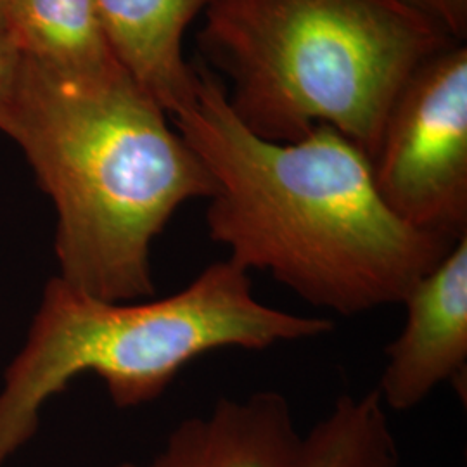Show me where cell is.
Listing matches in <instances>:
<instances>
[{"label": "cell", "instance_id": "6da1fadb", "mask_svg": "<svg viewBox=\"0 0 467 467\" xmlns=\"http://www.w3.org/2000/svg\"><path fill=\"white\" fill-rule=\"evenodd\" d=\"M171 117L215 182L206 229L229 260L267 272L343 317L401 305L459 243L420 233L384 204L368 154L320 125L295 142L253 134L210 67Z\"/></svg>", "mask_w": 467, "mask_h": 467}, {"label": "cell", "instance_id": "7a4b0ae2", "mask_svg": "<svg viewBox=\"0 0 467 467\" xmlns=\"http://www.w3.org/2000/svg\"><path fill=\"white\" fill-rule=\"evenodd\" d=\"M0 130L54 201L59 279L106 301L154 293L150 244L215 182L167 111L119 63L63 71L21 56Z\"/></svg>", "mask_w": 467, "mask_h": 467}, {"label": "cell", "instance_id": "3957f363", "mask_svg": "<svg viewBox=\"0 0 467 467\" xmlns=\"http://www.w3.org/2000/svg\"><path fill=\"white\" fill-rule=\"evenodd\" d=\"M198 40L253 134L295 142L324 125L368 158L401 87L453 44L399 0H217Z\"/></svg>", "mask_w": 467, "mask_h": 467}, {"label": "cell", "instance_id": "277c9868", "mask_svg": "<svg viewBox=\"0 0 467 467\" xmlns=\"http://www.w3.org/2000/svg\"><path fill=\"white\" fill-rule=\"evenodd\" d=\"M326 317L258 300L250 272L213 262L181 291L132 303L90 296L54 277L25 348L0 393V467L36 431L38 410L84 372L99 376L121 409L158 399L179 372L210 351H264L331 333Z\"/></svg>", "mask_w": 467, "mask_h": 467}, {"label": "cell", "instance_id": "5b68a950", "mask_svg": "<svg viewBox=\"0 0 467 467\" xmlns=\"http://www.w3.org/2000/svg\"><path fill=\"white\" fill-rule=\"evenodd\" d=\"M386 410L378 389L343 395L301 433L283 393L260 389L184 419L150 462L118 467H400Z\"/></svg>", "mask_w": 467, "mask_h": 467}, {"label": "cell", "instance_id": "8992f818", "mask_svg": "<svg viewBox=\"0 0 467 467\" xmlns=\"http://www.w3.org/2000/svg\"><path fill=\"white\" fill-rule=\"evenodd\" d=\"M384 204L409 227L467 237V46L453 42L412 73L368 156Z\"/></svg>", "mask_w": 467, "mask_h": 467}, {"label": "cell", "instance_id": "52a82bcc", "mask_svg": "<svg viewBox=\"0 0 467 467\" xmlns=\"http://www.w3.org/2000/svg\"><path fill=\"white\" fill-rule=\"evenodd\" d=\"M400 334L386 348L376 388L386 409H416L467 366V237L419 281L401 303Z\"/></svg>", "mask_w": 467, "mask_h": 467}, {"label": "cell", "instance_id": "ba28073f", "mask_svg": "<svg viewBox=\"0 0 467 467\" xmlns=\"http://www.w3.org/2000/svg\"><path fill=\"white\" fill-rule=\"evenodd\" d=\"M118 63L171 118L194 98L187 28L217 0H96Z\"/></svg>", "mask_w": 467, "mask_h": 467}, {"label": "cell", "instance_id": "9c48e42d", "mask_svg": "<svg viewBox=\"0 0 467 467\" xmlns=\"http://www.w3.org/2000/svg\"><path fill=\"white\" fill-rule=\"evenodd\" d=\"M0 30L25 57L63 71L117 65L96 0H9Z\"/></svg>", "mask_w": 467, "mask_h": 467}, {"label": "cell", "instance_id": "30bf717a", "mask_svg": "<svg viewBox=\"0 0 467 467\" xmlns=\"http://www.w3.org/2000/svg\"><path fill=\"white\" fill-rule=\"evenodd\" d=\"M426 17L453 42H466L467 0H399Z\"/></svg>", "mask_w": 467, "mask_h": 467}, {"label": "cell", "instance_id": "8fae6325", "mask_svg": "<svg viewBox=\"0 0 467 467\" xmlns=\"http://www.w3.org/2000/svg\"><path fill=\"white\" fill-rule=\"evenodd\" d=\"M19 61H21V54L13 47V44L5 38V35L0 32V106L13 90L17 69H19Z\"/></svg>", "mask_w": 467, "mask_h": 467}, {"label": "cell", "instance_id": "7c38bea8", "mask_svg": "<svg viewBox=\"0 0 467 467\" xmlns=\"http://www.w3.org/2000/svg\"><path fill=\"white\" fill-rule=\"evenodd\" d=\"M9 0H0V17H2V11H4V7H5V4H7ZM2 32V30H0Z\"/></svg>", "mask_w": 467, "mask_h": 467}]
</instances>
